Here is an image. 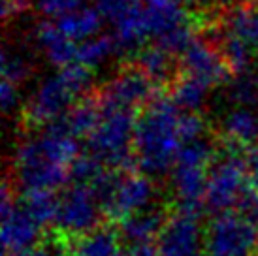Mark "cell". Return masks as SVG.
<instances>
[{
    "label": "cell",
    "instance_id": "cell-1",
    "mask_svg": "<svg viewBox=\"0 0 258 256\" xmlns=\"http://www.w3.org/2000/svg\"><path fill=\"white\" fill-rule=\"evenodd\" d=\"M79 157L78 138L64 119L49 122L36 136L19 142L14 153V181L23 194L55 192L70 179Z\"/></svg>",
    "mask_w": 258,
    "mask_h": 256
},
{
    "label": "cell",
    "instance_id": "cell-2",
    "mask_svg": "<svg viewBox=\"0 0 258 256\" xmlns=\"http://www.w3.org/2000/svg\"><path fill=\"white\" fill-rule=\"evenodd\" d=\"M181 111L168 96H155L136 121L134 160L142 173L160 177L172 171L177 153L183 147Z\"/></svg>",
    "mask_w": 258,
    "mask_h": 256
},
{
    "label": "cell",
    "instance_id": "cell-3",
    "mask_svg": "<svg viewBox=\"0 0 258 256\" xmlns=\"http://www.w3.org/2000/svg\"><path fill=\"white\" fill-rule=\"evenodd\" d=\"M91 68L83 64H70L60 74L47 78L30 96L23 109V121L30 128L47 126L49 122L62 119L76 104V98L91 85Z\"/></svg>",
    "mask_w": 258,
    "mask_h": 256
},
{
    "label": "cell",
    "instance_id": "cell-4",
    "mask_svg": "<svg viewBox=\"0 0 258 256\" xmlns=\"http://www.w3.org/2000/svg\"><path fill=\"white\" fill-rule=\"evenodd\" d=\"M100 109V121L87 138L89 155L111 170H124L134 158L136 111L102 104Z\"/></svg>",
    "mask_w": 258,
    "mask_h": 256
},
{
    "label": "cell",
    "instance_id": "cell-5",
    "mask_svg": "<svg viewBox=\"0 0 258 256\" xmlns=\"http://www.w3.org/2000/svg\"><path fill=\"white\" fill-rule=\"evenodd\" d=\"M104 209L113 221H126L128 217L140 213L155 200L157 188L145 173H126V171L106 170L93 183Z\"/></svg>",
    "mask_w": 258,
    "mask_h": 256
},
{
    "label": "cell",
    "instance_id": "cell-6",
    "mask_svg": "<svg viewBox=\"0 0 258 256\" xmlns=\"http://www.w3.org/2000/svg\"><path fill=\"white\" fill-rule=\"evenodd\" d=\"M237 151L239 149L236 147H230L226 153L215 158L209 170L206 204L217 213H224L232 207H239L245 194L251 190L249 168Z\"/></svg>",
    "mask_w": 258,
    "mask_h": 256
},
{
    "label": "cell",
    "instance_id": "cell-7",
    "mask_svg": "<svg viewBox=\"0 0 258 256\" xmlns=\"http://www.w3.org/2000/svg\"><path fill=\"white\" fill-rule=\"evenodd\" d=\"M102 215L104 209L94 186L74 181L58 198L53 224L66 237H83L100 228Z\"/></svg>",
    "mask_w": 258,
    "mask_h": 256
},
{
    "label": "cell",
    "instance_id": "cell-8",
    "mask_svg": "<svg viewBox=\"0 0 258 256\" xmlns=\"http://www.w3.org/2000/svg\"><path fill=\"white\" fill-rule=\"evenodd\" d=\"M258 250V226L234 211L217 213L206 230L208 256H254Z\"/></svg>",
    "mask_w": 258,
    "mask_h": 256
},
{
    "label": "cell",
    "instance_id": "cell-9",
    "mask_svg": "<svg viewBox=\"0 0 258 256\" xmlns=\"http://www.w3.org/2000/svg\"><path fill=\"white\" fill-rule=\"evenodd\" d=\"M42 224L30 215L23 202H15L10 192V183L2 186V247L4 254H17L36 249L42 234Z\"/></svg>",
    "mask_w": 258,
    "mask_h": 256
},
{
    "label": "cell",
    "instance_id": "cell-10",
    "mask_svg": "<svg viewBox=\"0 0 258 256\" xmlns=\"http://www.w3.org/2000/svg\"><path fill=\"white\" fill-rule=\"evenodd\" d=\"M160 256H208L206 232L194 213L177 211L168 217L157 237Z\"/></svg>",
    "mask_w": 258,
    "mask_h": 256
},
{
    "label": "cell",
    "instance_id": "cell-11",
    "mask_svg": "<svg viewBox=\"0 0 258 256\" xmlns=\"http://www.w3.org/2000/svg\"><path fill=\"white\" fill-rule=\"evenodd\" d=\"M153 79L147 78L140 66H128L115 76L98 94L102 106L122 107L136 111L138 107L151 102L153 96Z\"/></svg>",
    "mask_w": 258,
    "mask_h": 256
},
{
    "label": "cell",
    "instance_id": "cell-12",
    "mask_svg": "<svg viewBox=\"0 0 258 256\" xmlns=\"http://www.w3.org/2000/svg\"><path fill=\"white\" fill-rule=\"evenodd\" d=\"M209 170L206 166L175 162L170 171V188L179 211L198 213V209L206 204V190H208Z\"/></svg>",
    "mask_w": 258,
    "mask_h": 256
},
{
    "label": "cell",
    "instance_id": "cell-13",
    "mask_svg": "<svg viewBox=\"0 0 258 256\" xmlns=\"http://www.w3.org/2000/svg\"><path fill=\"white\" fill-rule=\"evenodd\" d=\"M183 72L206 81L209 87L228 81L230 66L226 64L219 47L204 40H194L181 55Z\"/></svg>",
    "mask_w": 258,
    "mask_h": 256
},
{
    "label": "cell",
    "instance_id": "cell-14",
    "mask_svg": "<svg viewBox=\"0 0 258 256\" xmlns=\"http://www.w3.org/2000/svg\"><path fill=\"white\" fill-rule=\"evenodd\" d=\"M34 40H36L38 47L45 53V57L51 64H55L58 68H66L70 64H76L78 58V45L68 40L57 25L51 21H42L36 27L34 32Z\"/></svg>",
    "mask_w": 258,
    "mask_h": 256
},
{
    "label": "cell",
    "instance_id": "cell-15",
    "mask_svg": "<svg viewBox=\"0 0 258 256\" xmlns=\"http://www.w3.org/2000/svg\"><path fill=\"white\" fill-rule=\"evenodd\" d=\"M221 132L230 147L241 149L258 138V117L251 107H234L222 117Z\"/></svg>",
    "mask_w": 258,
    "mask_h": 256
},
{
    "label": "cell",
    "instance_id": "cell-16",
    "mask_svg": "<svg viewBox=\"0 0 258 256\" xmlns=\"http://www.w3.org/2000/svg\"><path fill=\"white\" fill-rule=\"evenodd\" d=\"M166 219L168 217L160 209H151V207L132 215L126 221L121 222L122 241H126L130 247L142 245V243H153L160 234Z\"/></svg>",
    "mask_w": 258,
    "mask_h": 256
},
{
    "label": "cell",
    "instance_id": "cell-17",
    "mask_svg": "<svg viewBox=\"0 0 258 256\" xmlns=\"http://www.w3.org/2000/svg\"><path fill=\"white\" fill-rule=\"evenodd\" d=\"M55 25L68 40H72L76 43L85 42V40H91L100 32L102 15L98 14L96 8H81L78 12L58 17Z\"/></svg>",
    "mask_w": 258,
    "mask_h": 256
},
{
    "label": "cell",
    "instance_id": "cell-18",
    "mask_svg": "<svg viewBox=\"0 0 258 256\" xmlns=\"http://www.w3.org/2000/svg\"><path fill=\"white\" fill-rule=\"evenodd\" d=\"M209 85L202 79L188 76V74H179L177 78L172 81V94L170 98L173 104L179 107L181 111H188V113H196L208 98Z\"/></svg>",
    "mask_w": 258,
    "mask_h": 256
},
{
    "label": "cell",
    "instance_id": "cell-19",
    "mask_svg": "<svg viewBox=\"0 0 258 256\" xmlns=\"http://www.w3.org/2000/svg\"><path fill=\"white\" fill-rule=\"evenodd\" d=\"M122 237L109 228H96L94 232L78 237L68 256H122Z\"/></svg>",
    "mask_w": 258,
    "mask_h": 256
},
{
    "label": "cell",
    "instance_id": "cell-20",
    "mask_svg": "<svg viewBox=\"0 0 258 256\" xmlns=\"http://www.w3.org/2000/svg\"><path fill=\"white\" fill-rule=\"evenodd\" d=\"M258 51V6H239L226 12L224 29Z\"/></svg>",
    "mask_w": 258,
    "mask_h": 256
},
{
    "label": "cell",
    "instance_id": "cell-21",
    "mask_svg": "<svg viewBox=\"0 0 258 256\" xmlns=\"http://www.w3.org/2000/svg\"><path fill=\"white\" fill-rule=\"evenodd\" d=\"M138 66L155 83H166V81H173V79L177 78L175 76V66H173L172 53H168L158 43L140 51V55H138Z\"/></svg>",
    "mask_w": 258,
    "mask_h": 256
},
{
    "label": "cell",
    "instance_id": "cell-22",
    "mask_svg": "<svg viewBox=\"0 0 258 256\" xmlns=\"http://www.w3.org/2000/svg\"><path fill=\"white\" fill-rule=\"evenodd\" d=\"M100 102L98 98H83L62 117L70 134L76 138H89L100 121Z\"/></svg>",
    "mask_w": 258,
    "mask_h": 256
},
{
    "label": "cell",
    "instance_id": "cell-23",
    "mask_svg": "<svg viewBox=\"0 0 258 256\" xmlns=\"http://www.w3.org/2000/svg\"><path fill=\"white\" fill-rule=\"evenodd\" d=\"M226 98L236 107L258 106V72L245 70L236 74L226 83Z\"/></svg>",
    "mask_w": 258,
    "mask_h": 256
},
{
    "label": "cell",
    "instance_id": "cell-24",
    "mask_svg": "<svg viewBox=\"0 0 258 256\" xmlns=\"http://www.w3.org/2000/svg\"><path fill=\"white\" fill-rule=\"evenodd\" d=\"M219 51L222 53V57L230 66V70H234L236 74L249 70L252 57L256 53L249 43H245L241 38L230 34L226 30H222V36L219 40Z\"/></svg>",
    "mask_w": 258,
    "mask_h": 256
},
{
    "label": "cell",
    "instance_id": "cell-25",
    "mask_svg": "<svg viewBox=\"0 0 258 256\" xmlns=\"http://www.w3.org/2000/svg\"><path fill=\"white\" fill-rule=\"evenodd\" d=\"M119 49L113 36H94L78 45L76 62L83 64L87 68H94V66H100L104 60H108L109 55H113Z\"/></svg>",
    "mask_w": 258,
    "mask_h": 256
},
{
    "label": "cell",
    "instance_id": "cell-26",
    "mask_svg": "<svg viewBox=\"0 0 258 256\" xmlns=\"http://www.w3.org/2000/svg\"><path fill=\"white\" fill-rule=\"evenodd\" d=\"M30 70H32V66L21 53L4 51V55H2V76L6 81L19 85L21 81H25L30 76Z\"/></svg>",
    "mask_w": 258,
    "mask_h": 256
},
{
    "label": "cell",
    "instance_id": "cell-27",
    "mask_svg": "<svg viewBox=\"0 0 258 256\" xmlns=\"http://www.w3.org/2000/svg\"><path fill=\"white\" fill-rule=\"evenodd\" d=\"M36 8L45 17H62L83 8V0H38Z\"/></svg>",
    "mask_w": 258,
    "mask_h": 256
},
{
    "label": "cell",
    "instance_id": "cell-28",
    "mask_svg": "<svg viewBox=\"0 0 258 256\" xmlns=\"http://www.w3.org/2000/svg\"><path fill=\"white\" fill-rule=\"evenodd\" d=\"M132 4H134V0H94V8L98 10L102 19L109 21L111 25H115L128 14Z\"/></svg>",
    "mask_w": 258,
    "mask_h": 256
},
{
    "label": "cell",
    "instance_id": "cell-29",
    "mask_svg": "<svg viewBox=\"0 0 258 256\" xmlns=\"http://www.w3.org/2000/svg\"><path fill=\"white\" fill-rule=\"evenodd\" d=\"M206 132V124L202 121V117H198L196 113H188V111H183L181 115V136H183V142H192V140H198Z\"/></svg>",
    "mask_w": 258,
    "mask_h": 256
},
{
    "label": "cell",
    "instance_id": "cell-30",
    "mask_svg": "<svg viewBox=\"0 0 258 256\" xmlns=\"http://www.w3.org/2000/svg\"><path fill=\"white\" fill-rule=\"evenodd\" d=\"M0 102H2V109L10 113L12 109H15L17 102H19V91H17V85L12 83V81H2L0 85Z\"/></svg>",
    "mask_w": 258,
    "mask_h": 256
},
{
    "label": "cell",
    "instance_id": "cell-31",
    "mask_svg": "<svg viewBox=\"0 0 258 256\" xmlns=\"http://www.w3.org/2000/svg\"><path fill=\"white\" fill-rule=\"evenodd\" d=\"M239 213L247 217L252 224H256L258 226V188L256 190H249L245 194V198L241 200V204H239Z\"/></svg>",
    "mask_w": 258,
    "mask_h": 256
},
{
    "label": "cell",
    "instance_id": "cell-32",
    "mask_svg": "<svg viewBox=\"0 0 258 256\" xmlns=\"http://www.w3.org/2000/svg\"><path fill=\"white\" fill-rule=\"evenodd\" d=\"M29 8V0H2V17L10 19Z\"/></svg>",
    "mask_w": 258,
    "mask_h": 256
},
{
    "label": "cell",
    "instance_id": "cell-33",
    "mask_svg": "<svg viewBox=\"0 0 258 256\" xmlns=\"http://www.w3.org/2000/svg\"><path fill=\"white\" fill-rule=\"evenodd\" d=\"M128 256H160L157 245L153 243H142V245H132L128 249Z\"/></svg>",
    "mask_w": 258,
    "mask_h": 256
},
{
    "label": "cell",
    "instance_id": "cell-34",
    "mask_svg": "<svg viewBox=\"0 0 258 256\" xmlns=\"http://www.w3.org/2000/svg\"><path fill=\"white\" fill-rule=\"evenodd\" d=\"M247 168H249V177L251 183L258 188V149L252 151L249 158H247Z\"/></svg>",
    "mask_w": 258,
    "mask_h": 256
},
{
    "label": "cell",
    "instance_id": "cell-35",
    "mask_svg": "<svg viewBox=\"0 0 258 256\" xmlns=\"http://www.w3.org/2000/svg\"><path fill=\"white\" fill-rule=\"evenodd\" d=\"M4 256H58L55 252H51L47 249H30V250H25V252H17V254H4Z\"/></svg>",
    "mask_w": 258,
    "mask_h": 256
},
{
    "label": "cell",
    "instance_id": "cell-36",
    "mask_svg": "<svg viewBox=\"0 0 258 256\" xmlns=\"http://www.w3.org/2000/svg\"><path fill=\"white\" fill-rule=\"evenodd\" d=\"M247 6H258V0H243Z\"/></svg>",
    "mask_w": 258,
    "mask_h": 256
},
{
    "label": "cell",
    "instance_id": "cell-37",
    "mask_svg": "<svg viewBox=\"0 0 258 256\" xmlns=\"http://www.w3.org/2000/svg\"><path fill=\"white\" fill-rule=\"evenodd\" d=\"M179 2V0H177ZM183 2H196V0H183Z\"/></svg>",
    "mask_w": 258,
    "mask_h": 256
}]
</instances>
